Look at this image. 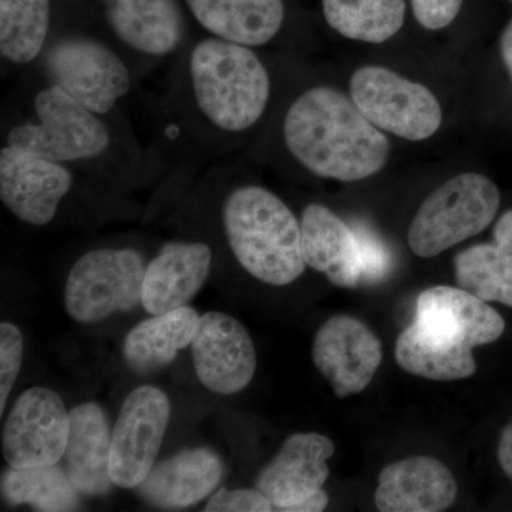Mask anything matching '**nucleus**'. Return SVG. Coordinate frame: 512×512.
I'll list each match as a JSON object with an SVG mask.
<instances>
[{
    "instance_id": "nucleus-1",
    "label": "nucleus",
    "mask_w": 512,
    "mask_h": 512,
    "mask_svg": "<svg viewBox=\"0 0 512 512\" xmlns=\"http://www.w3.org/2000/svg\"><path fill=\"white\" fill-rule=\"evenodd\" d=\"M286 148L309 173L353 183L372 177L386 165L390 143L352 97L316 86L298 97L284 121Z\"/></svg>"
},
{
    "instance_id": "nucleus-15",
    "label": "nucleus",
    "mask_w": 512,
    "mask_h": 512,
    "mask_svg": "<svg viewBox=\"0 0 512 512\" xmlns=\"http://www.w3.org/2000/svg\"><path fill=\"white\" fill-rule=\"evenodd\" d=\"M333 454L335 444L328 437L295 434L261 471L256 488L271 501L274 511L289 512L292 505L322 490L329 477L326 461Z\"/></svg>"
},
{
    "instance_id": "nucleus-22",
    "label": "nucleus",
    "mask_w": 512,
    "mask_h": 512,
    "mask_svg": "<svg viewBox=\"0 0 512 512\" xmlns=\"http://www.w3.org/2000/svg\"><path fill=\"white\" fill-rule=\"evenodd\" d=\"M187 5L212 36L248 47L271 42L285 19L282 0H187Z\"/></svg>"
},
{
    "instance_id": "nucleus-11",
    "label": "nucleus",
    "mask_w": 512,
    "mask_h": 512,
    "mask_svg": "<svg viewBox=\"0 0 512 512\" xmlns=\"http://www.w3.org/2000/svg\"><path fill=\"white\" fill-rule=\"evenodd\" d=\"M69 433L70 413L59 394L33 387L20 394L3 427V457L12 468L59 464Z\"/></svg>"
},
{
    "instance_id": "nucleus-6",
    "label": "nucleus",
    "mask_w": 512,
    "mask_h": 512,
    "mask_svg": "<svg viewBox=\"0 0 512 512\" xmlns=\"http://www.w3.org/2000/svg\"><path fill=\"white\" fill-rule=\"evenodd\" d=\"M35 117L13 127L6 144L62 164L93 160L110 147V130L101 116L55 84L36 94Z\"/></svg>"
},
{
    "instance_id": "nucleus-34",
    "label": "nucleus",
    "mask_w": 512,
    "mask_h": 512,
    "mask_svg": "<svg viewBox=\"0 0 512 512\" xmlns=\"http://www.w3.org/2000/svg\"><path fill=\"white\" fill-rule=\"evenodd\" d=\"M501 55H503L505 67H507L512 80V20L501 36Z\"/></svg>"
},
{
    "instance_id": "nucleus-2",
    "label": "nucleus",
    "mask_w": 512,
    "mask_h": 512,
    "mask_svg": "<svg viewBox=\"0 0 512 512\" xmlns=\"http://www.w3.org/2000/svg\"><path fill=\"white\" fill-rule=\"evenodd\" d=\"M500 313L463 288L434 286L421 292L416 319L397 338L396 360L410 375L451 382L476 373L473 348L500 339Z\"/></svg>"
},
{
    "instance_id": "nucleus-21",
    "label": "nucleus",
    "mask_w": 512,
    "mask_h": 512,
    "mask_svg": "<svg viewBox=\"0 0 512 512\" xmlns=\"http://www.w3.org/2000/svg\"><path fill=\"white\" fill-rule=\"evenodd\" d=\"M111 434L106 416L96 403L70 412V433L64 470L79 493L100 495L113 484L110 478Z\"/></svg>"
},
{
    "instance_id": "nucleus-16",
    "label": "nucleus",
    "mask_w": 512,
    "mask_h": 512,
    "mask_svg": "<svg viewBox=\"0 0 512 512\" xmlns=\"http://www.w3.org/2000/svg\"><path fill=\"white\" fill-rule=\"evenodd\" d=\"M456 497L451 471L436 458L419 456L384 468L375 503L382 512H440L451 507Z\"/></svg>"
},
{
    "instance_id": "nucleus-20",
    "label": "nucleus",
    "mask_w": 512,
    "mask_h": 512,
    "mask_svg": "<svg viewBox=\"0 0 512 512\" xmlns=\"http://www.w3.org/2000/svg\"><path fill=\"white\" fill-rule=\"evenodd\" d=\"M222 474L217 454L205 448L184 450L153 467L140 484V493L158 507H190L218 487Z\"/></svg>"
},
{
    "instance_id": "nucleus-24",
    "label": "nucleus",
    "mask_w": 512,
    "mask_h": 512,
    "mask_svg": "<svg viewBox=\"0 0 512 512\" xmlns=\"http://www.w3.org/2000/svg\"><path fill=\"white\" fill-rule=\"evenodd\" d=\"M198 322L200 316L188 305L144 320L124 342L128 366L137 373H151L170 365L180 350L191 345Z\"/></svg>"
},
{
    "instance_id": "nucleus-30",
    "label": "nucleus",
    "mask_w": 512,
    "mask_h": 512,
    "mask_svg": "<svg viewBox=\"0 0 512 512\" xmlns=\"http://www.w3.org/2000/svg\"><path fill=\"white\" fill-rule=\"evenodd\" d=\"M207 512H269L274 511L271 501L261 491L256 490H234L228 491L225 488L218 491L211 498L210 503L204 508Z\"/></svg>"
},
{
    "instance_id": "nucleus-18",
    "label": "nucleus",
    "mask_w": 512,
    "mask_h": 512,
    "mask_svg": "<svg viewBox=\"0 0 512 512\" xmlns=\"http://www.w3.org/2000/svg\"><path fill=\"white\" fill-rule=\"evenodd\" d=\"M301 237L306 265L340 288L362 285L359 241L353 228L335 212L325 205H308L302 214Z\"/></svg>"
},
{
    "instance_id": "nucleus-14",
    "label": "nucleus",
    "mask_w": 512,
    "mask_h": 512,
    "mask_svg": "<svg viewBox=\"0 0 512 512\" xmlns=\"http://www.w3.org/2000/svg\"><path fill=\"white\" fill-rule=\"evenodd\" d=\"M191 349L198 379L211 392L238 393L254 379V342L244 325L225 313L200 316Z\"/></svg>"
},
{
    "instance_id": "nucleus-4",
    "label": "nucleus",
    "mask_w": 512,
    "mask_h": 512,
    "mask_svg": "<svg viewBox=\"0 0 512 512\" xmlns=\"http://www.w3.org/2000/svg\"><path fill=\"white\" fill-rule=\"evenodd\" d=\"M228 244L242 268L264 284H292L305 272L301 222L281 198L244 185L222 207Z\"/></svg>"
},
{
    "instance_id": "nucleus-9",
    "label": "nucleus",
    "mask_w": 512,
    "mask_h": 512,
    "mask_svg": "<svg viewBox=\"0 0 512 512\" xmlns=\"http://www.w3.org/2000/svg\"><path fill=\"white\" fill-rule=\"evenodd\" d=\"M45 67L55 84L99 116L109 114L131 90L130 70L111 47L87 36L56 40Z\"/></svg>"
},
{
    "instance_id": "nucleus-12",
    "label": "nucleus",
    "mask_w": 512,
    "mask_h": 512,
    "mask_svg": "<svg viewBox=\"0 0 512 512\" xmlns=\"http://www.w3.org/2000/svg\"><path fill=\"white\" fill-rule=\"evenodd\" d=\"M72 187L66 164L8 144L0 150V200L20 221L36 227L49 224Z\"/></svg>"
},
{
    "instance_id": "nucleus-7",
    "label": "nucleus",
    "mask_w": 512,
    "mask_h": 512,
    "mask_svg": "<svg viewBox=\"0 0 512 512\" xmlns=\"http://www.w3.org/2000/svg\"><path fill=\"white\" fill-rule=\"evenodd\" d=\"M147 266L130 248H101L84 254L67 278L64 305L77 322L96 323L136 309Z\"/></svg>"
},
{
    "instance_id": "nucleus-19",
    "label": "nucleus",
    "mask_w": 512,
    "mask_h": 512,
    "mask_svg": "<svg viewBox=\"0 0 512 512\" xmlns=\"http://www.w3.org/2000/svg\"><path fill=\"white\" fill-rule=\"evenodd\" d=\"M117 39L141 55L164 57L184 39V19L175 0H101Z\"/></svg>"
},
{
    "instance_id": "nucleus-13",
    "label": "nucleus",
    "mask_w": 512,
    "mask_h": 512,
    "mask_svg": "<svg viewBox=\"0 0 512 512\" xmlns=\"http://www.w3.org/2000/svg\"><path fill=\"white\" fill-rule=\"evenodd\" d=\"M312 356L336 396L348 397L372 382L382 363V342L359 319L338 315L316 332Z\"/></svg>"
},
{
    "instance_id": "nucleus-32",
    "label": "nucleus",
    "mask_w": 512,
    "mask_h": 512,
    "mask_svg": "<svg viewBox=\"0 0 512 512\" xmlns=\"http://www.w3.org/2000/svg\"><path fill=\"white\" fill-rule=\"evenodd\" d=\"M498 460L504 473L512 481V423L505 427L501 434L500 444H498Z\"/></svg>"
},
{
    "instance_id": "nucleus-33",
    "label": "nucleus",
    "mask_w": 512,
    "mask_h": 512,
    "mask_svg": "<svg viewBox=\"0 0 512 512\" xmlns=\"http://www.w3.org/2000/svg\"><path fill=\"white\" fill-rule=\"evenodd\" d=\"M328 504V493L322 488L318 493L302 500L301 503L292 505V507L289 508V512H320L325 510Z\"/></svg>"
},
{
    "instance_id": "nucleus-10",
    "label": "nucleus",
    "mask_w": 512,
    "mask_h": 512,
    "mask_svg": "<svg viewBox=\"0 0 512 512\" xmlns=\"http://www.w3.org/2000/svg\"><path fill=\"white\" fill-rule=\"evenodd\" d=\"M171 406L161 390L141 386L128 394L111 433L110 478L136 488L153 470L170 420Z\"/></svg>"
},
{
    "instance_id": "nucleus-25",
    "label": "nucleus",
    "mask_w": 512,
    "mask_h": 512,
    "mask_svg": "<svg viewBox=\"0 0 512 512\" xmlns=\"http://www.w3.org/2000/svg\"><path fill=\"white\" fill-rule=\"evenodd\" d=\"M326 22L339 35L357 42H387L406 19L404 0H322Z\"/></svg>"
},
{
    "instance_id": "nucleus-29",
    "label": "nucleus",
    "mask_w": 512,
    "mask_h": 512,
    "mask_svg": "<svg viewBox=\"0 0 512 512\" xmlns=\"http://www.w3.org/2000/svg\"><path fill=\"white\" fill-rule=\"evenodd\" d=\"M353 231L359 241L362 258V285L379 284L392 271L393 261L389 248L365 225H356Z\"/></svg>"
},
{
    "instance_id": "nucleus-23",
    "label": "nucleus",
    "mask_w": 512,
    "mask_h": 512,
    "mask_svg": "<svg viewBox=\"0 0 512 512\" xmlns=\"http://www.w3.org/2000/svg\"><path fill=\"white\" fill-rule=\"evenodd\" d=\"M454 265L460 288L512 308V210L495 225L493 244L467 248L456 256Z\"/></svg>"
},
{
    "instance_id": "nucleus-31",
    "label": "nucleus",
    "mask_w": 512,
    "mask_h": 512,
    "mask_svg": "<svg viewBox=\"0 0 512 512\" xmlns=\"http://www.w3.org/2000/svg\"><path fill=\"white\" fill-rule=\"evenodd\" d=\"M463 0H412L414 18L427 30H440L456 20Z\"/></svg>"
},
{
    "instance_id": "nucleus-17",
    "label": "nucleus",
    "mask_w": 512,
    "mask_h": 512,
    "mask_svg": "<svg viewBox=\"0 0 512 512\" xmlns=\"http://www.w3.org/2000/svg\"><path fill=\"white\" fill-rule=\"evenodd\" d=\"M212 252L201 242H171L147 265L141 303L151 315L187 305L210 275Z\"/></svg>"
},
{
    "instance_id": "nucleus-28",
    "label": "nucleus",
    "mask_w": 512,
    "mask_h": 512,
    "mask_svg": "<svg viewBox=\"0 0 512 512\" xmlns=\"http://www.w3.org/2000/svg\"><path fill=\"white\" fill-rule=\"evenodd\" d=\"M22 359V333L12 323L3 322L0 325V414L5 412L9 394L18 379Z\"/></svg>"
},
{
    "instance_id": "nucleus-26",
    "label": "nucleus",
    "mask_w": 512,
    "mask_h": 512,
    "mask_svg": "<svg viewBox=\"0 0 512 512\" xmlns=\"http://www.w3.org/2000/svg\"><path fill=\"white\" fill-rule=\"evenodd\" d=\"M50 29V0H0V55L28 64L45 50Z\"/></svg>"
},
{
    "instance_id": "nucleus-5",
    "label": "nucleus",
    "mask_w": 512,
    "mask_h": 512,
    "mask_svg": "<svg viewBox=\"0 0 512 512\" xmlns=\"http://www.w3.org/2000/svg\"><path fill=\"white\" fill-rule=\"evenodd\" d=\"M497 185L477 173L458 174L420 205L410 224L407 241L420 258H433L448 248L476 237L494 221L500 208Z\"/></svg>"
},
{
    "instance_id": "nucleus-3",
    "label": "nucleus",
    "mask_w": 512,
    "mask_h": 512,
    "mask_svg": "<svg viewBox=\"0 0 512 512\" xmlns=\"http://www.w3.org/2000/svg\"><path fill=\"white\" fill-rule=\"evenodd\" d=\"M188 79L195 110L222 134L254 127L271 97V77L254 50L214 36L192 47Z\"/></svg>"
},
{
    "instance_id": "nucleus-27",
    "label": "nucleus",
    "mask_w": 512,
    "mask_h": 512,
    "mask_svg": "<svg viewBox=\"0 0 512 512\" xmlns=\"http://www.w3.org/2000/svg\"><path fill=\"white\" fill-rule=\"evenodd\" d=\"M2 494L9 505L29 504L36 511H73L79 505V490L57 464L10 467L2 476Z\"/></svg>"
},
{
    "instance_id": "nucleus-8",
    "label": "nucleus",
    "mask_w": 512,
    "mask_h": 512,
    "mask_svg": "<svg viewBox=\"0 0 512 512\" xmlns=\"http://www.w3.org/2000/svg\"><path fill=\"white\" fill-rule=\"evenodd\" d=\"M350 97L380 130L409 141L433 137L443 123L439 100L423 84L382 66L357 69Z\"/></svg>"
}]
</instances>
